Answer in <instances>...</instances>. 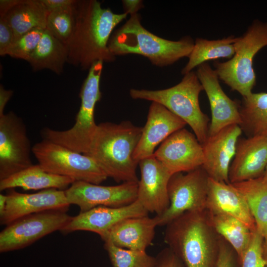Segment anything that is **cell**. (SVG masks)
Here are the masks:
<instances>
[{"label": "cell", "mask_w": 267, "mask_h": 267, "mask_svg": "<svg viewBox=\"0 0 267 267\" xmlns=\"http://www.w3.org/2000/svg\"><path fill=\"white\" fill-rule=\"evenodd\" d=\"M12 29L6 19L0 17V54L6 55L7 51L13 42Z\"/></svg>", "instance_id": "cell-36"}, {"label": "cell", "mask_w": 267, "mask_h": 267, "mask_svg": "<svg viewBox=\"0 0 267 267\" xmlns=\"http://www.w3.org/2000/svg\"><path fill=\"white\" fill-rule=\"evenodd\" d=\"M153 156L172 175L187 173L202 166V145L194 134L183 128L166 139Z\"/></svg>", "instance_id": "cell-13"}, {"label": "cell", "mask_w": 267, "mask_h": 267, "mask_svg": "<svg viewBox=\"0 0 267 267\" xmlns=\"http://www.w3.org/2000/svg\"><path fill=\"white\" fill-rule=\"evenodd\" d=\"M215 267H240V259L237 254L221 236L219 257Z\"/></svg>", "instance_id": "cell-34"}, {"label": "cell", "mask_w": 267, "mask_h": 267, "mask_svg": "<svg viewBox=\"0 0 267 267\" xmlns=\"http://www.w3.org/2000/svg\"><path fill=\"white\" fill-rule=\"evenodd\" d=\"M142 131V127L129 121L98 124L85 155L93 159L107 177L116 182H138L136 172L138 163L134 153Z\"/></svg>", "instance_id": "cell-2"}, {"label": "cell", "mask_w": 267, "mask_h": 267, "mask_svg": "<svg viewBox=\"0 0 267 267\" xmlns=\"http://www.w3.org/2000/svg\"><path fill=\"white\" fill-rule=\"evenodd\" d=\"M48 13L41 0H19L3 17L12 29L14 42L33 29H45Z\"/></svg>", "instance_id": "cell-24"}, {"label": "cell", "mask_w": 267, "mask_h": 267, "mask_svg": "<svg viewBox=\"0 0 267 267\" xmlns=\"http://www.w3.org/2000/svg\"><path fill=\"white\" fill-rule=\"evenodd\" d=\"M138 166L137 200L148 212L159 216L170 205L168 184L172 175L153 155L140 160Z\"/></svg>", "instance_id": "cell-15"}, {"label": "cell", "mask_w": 267, "mask_h": 267, "mask_svg": "<svg viewBox=\"0 0 267 267\" xmlns=\"http://www.w3.org/2000/svg\"><path fill=\"white\" fill-rule=\"evenodd\" d=\"M76 23L68 44L67 62L82 70L89 69L95 62L115 60L108 48L114 28L128 15L102 8L96 0H78L75 4Z\"/></svg>", "instance_id": "cell-1"}, {"label": "cell", "mask_w": 267, "mask_h": 267, "mask_svg": "<svg viewBox=\"0 0 267 267\" xmlns=\"http://www.w3.org/2000/svg\"><path fill=\"white\" fill-rule=\"evenodd\" d=\"M237 38L233 35L216 40L196 38L188 61L181 70V74L184 75L211 60L231 58L235 54L234 43Z\"/></svg>", "instance_id": "cell-27"}, {"label": "cell", "mask_w": 267, "mask_h": 267, "mask_svg": "<svg viewBox=\"0 0 267 267\" xmlns=\"http://www.w3.org/2000/svg\"><path fill=\"white\" fill-rule=\"evenodd\" d=\"M263 244L264 238L256 229L253 232L250 244L240 258V267H266Z\"/></svg>", "instance_id": "cell-33"}, {"label": "cell", "mask_w": 267, "mask_h": 267, "mask_svg": "<svg viewBox=\"0 0 267 267\" xmlns=\"http://www.w3.org/2000/svg\"><path fill=\"white\" fill-rule=\"evenodd\" d=\"M148 213L137 200L120 207L98 206L72 217L60 231L66 234L78 230L88 231L97 233L102 237L122 220L148 216Z\"/></svg>", "instance_id": "cell-18"}, {"label": "cell", "mask_w": 267, "mask_h": 267, "mask_svg": "<svg viewBox=\"0 0 267 267\" xmlns=\"http://www.w3.org/2000/svg\"><path fill=\"white\" fill-rule=\"evenodd\" d=\"M75 3L49 12L46 20V29L67 46L75 26Z\"/></svg>", "instance_id": "cell-30"}, {"label": "cell", "mask_w": 267, "mask_h": 267, "mask_svg": "<svg viewBox=\"0 0 267 267\" xmlns=\"http://www.w3.org/2000/svg\"><path fill=\"white\" fill-rule=\"evenodd\" d=\"M156 258L155 267H186L179 258L168 247L162 249Z\"/></svg>", "instance_id": "cell-35"}, {"label": "cell", "mask_w": 267, "mask_h": 267, "mask_svg": "<svg viewBox=\"0 0 267 267\" xmlns=\"http://www.w3.org/2000/svg\"><path fill=\"white\" fill-rule=\"evenodd\" d=\"M242 133L239 125H230L215 134L208 136L202 144L204 154L202 167L210 178L230 183L229 169L235 154L237 141Z\"/></svg>", "instance_id": "cell-16"}, {"label": "cell", "mask_w": 267, "mask_h": 267, "mask_svg": "<svg viewBox=\"0 0 267 267\" xmlns=\"http://www.w3.org/2000/svg\"><path fill=\"white\" fill-rule=\"evenodd\" d=\"M7 196L3 194H0V217L2 216L5 211L6 206Z\"/></svg>", "instance_id": "cell-41"}, {"label": "cell", "mask_w": 267, "mask_h": 267, "mask_svg": "<svg viewBox=\"0 0 267 267\" xmlns=\"http://www.w3.org/2000/svg\"><path fill=\"white\" fill-rule=\"evenodd\" d=\"M186 123L162 105L152 102L147 121L134 153L138 162L153 155L155 149L170 135L184 128Z\"/></svg>", "instance_id": "cell-19"}, {"label": "cell", "mask_w": 267, "mask_h": 267, "mask_svg": "<svg viewBox=\"0 0 267 267\" xmlns=\"http://www.w3.org/2000/svg\"><path fill=\"white\" fill-rule=\"evenodd\" d=\"M73 178L45 171L38 164L0 180V190L21 187L24 190L55 188L65 190L74 182Z\"/></svg>", "instance_id": "cell-23"}, {"label": "cell", "mask_w": 267, "mask_h": 267, "mask_svg": "<svg viewBox=\"0 0 267 267\" xmlns=\"http://www.w3.org/2000/svg\"><path fill=\"white\" fill-rule=\"evenodd\" d=\"M6 206L0 217L1 225H7L22 217L52 210L67 211L70 204L64 190L55 188L44 189L35 193H22L8 189Z\"/></svg>", "instance_id": "cell-17"}, {"label": "cell", "mask_w": 267, "mask_h": 267, "mask_svg": "<svg viewBox=\"0 0 267 267\" xmlns=\"http://www.w3.org/2000/svg\"><path fill=\"white\" fill-rule=\"evenodd\" d=\"M113 267H155L156 257L148 255L146 251L122 248L104 242Z\"/></svg>", "instance_id": "cell-31"}, {"label": "cell", "mask_w": 267, "mask_h": 267, "mask_svg": "<svg viewBox=\"0 0 267 267\" xmlns=\"http://www.w3.org/2000/svg\"><path fill=\"white\" fill-rule=\"evenodd\" d=\"M103 64L102 61H96L89 69L81 88V105L73 126L62 131L45 128L41 132L43 139L84 154L88 152L97 127L94 114L95 105L101 98L99 83Z\"/></svg>", "instance_id": "cell-7"}, {"label": "cell", "mask_w": 267, "mask_h": 267, "mask_svg": "<svg viewBox=\"0 0 267 267\" xmlns=\"http://www.w3.org/2000/svg\"><path fill=\"white\" fill-rule=\"evenodd\" d=\"M204 90L196 72L185 74L176 85L163 89H132L129 93L134 99L158 103L183 120L202 144L208 136L209 119L201 109L199 97Z\"/></svg>", "instance_id": "cell-5"}, {"label": "cell", "mask_w": 267, "mask_h": 267, "mask_svg": "<svg viewBox=\"0 0 267 267\" xmlns=\"http://www.w3.org/2000/svg\"><path fill=\"white\" fill-rule=\"evenodd\" d=\"M267 46V22L256 19L234 43L235 54L228 61L213 63L220 80L242 97L253 92L256 84L253 60L257 53Z\"/></svg>", "instance_id": "cell-6"}, {"label": "cell", "mask_w": 267, "mask_h": 267, "mask_svg": "<svg viewBox=\"0 0 267 267\" xmlns=\"http://www.w3.org/2000/svg\"><path fill=\"white\" fill-rule=\"evenodd\" d=\"M194 44V41L189 36L171 41L154 35L143 27L141 16L137 13L130 16L125 24L113 32L108 46L115 56L140 55L152 65L163 67L188 57Z\"/></svg>", "instance_id": "cell-4"}, {"label": "cell", "mask_w": 267, "mask_h": 267, "mask_svg": "<svg viewBox=\"0 0 267 267\" xmlns=\"http://www.w3.org/2000/svg\"><path fill=\"white\" fill-rule=\"evenodd\" d=\"M31 152L22 119L12 111L0 116V180L32 166Z\"/></svg>", "instance_id": "cell-11"}, {"label": "cell", "mask_w": 267, "mask_h": 267, "mask_svg": "<svg viewBox=\"0 0 267 267\" xmlns=\"http://www.w3.org/2000/svg\"><path fill=\"white\" fill-rule=\"evenodd\" d=\"M263 253H264V258L267 262V249H263Z\"/></svg>", "instance_id": "cell-42"}, {"label": "cell", "mask_w": 267, "mask_h": 267, "mask_svg": "<svg viewBox=\"0 0 267 267\" xmlns=\"http://www.w3.org/2000/svg\"><path fill=\"white\" fill-rule=\"evenodd\" d=\"M124 12L130 16L136 14L144 7L143 1L140 0H123L122 1Z\"/></svg>", "instance_id": "cell-38"}, {"label": "cell", "mask_w": 267, "mask_h": 267, "mask_svg": "<svg viewBox=\"0 0 267 267\" xmlns=\"http://www.w3.org/2000/svg\"><path fill=\"white\" fill-rule=\"evenodd\" d=\"M12 94V90H6L2 85H0V116L4 114L5 106Z\"/></svg>", "instance_id": "cell-39"}, {"label": "cell", "mask_w": 267, "mask_h": 267, "mask_svg": "<svg viewBox=\"0 0 267 267\" xmlns=\"http://www.w3.org/2000/svg\"><path fill=\"white\" fill-rule=\"evenodd\" d=\"M19 0H0V17H3L6 13L12 8Z\"/></svg>", "instance_id": "cell-40"}, {"label": "cell", "mask_w": 267, "mask_h": 267, "mask_svg": "<svg viewBox=\"0 0 267 267\" xmlns=\"http://www.w3.org/2000/svg\"><path fill=\"white\" fill-rule=\"evenodd\" d=\"M44 30L36 28L23 34L12 43L6 55L27 61L37 46Z\"/></svg>", "instance_id": "cell-32"}, {"label": "cell", "mask_w": 267, "mask_h": 267, "mask_svg": "<svg viewBox=\"0 0 267 267\" xmlns=\"http://www.w3.org/2000/svg\"><path fill=\"white\" fill-rule=\"evenodd\" d=\"M48 13L73 5L76 0H41Z\"/></svg>", "instance_id": "cell-37"}, {"label": "cell", "mask_w": 267, "mask_h": 267, "mask_svg": "<svg viewBox=\"0 0 267 267\" xmlns=\"http://www.w3.org/2000/svg\"><path fill=\"white\" fill-rule=\"evenodd\" d=\"M209 178L202 167L173 175L168 184L169 207L155 216L158 226H166L186 212L206 209Z\"/></svg>", "instance_id": "cell-9"}, {"label": "cell", "mask_w": 267, "mask_h": 267, "mask_svg": "<svg viewBox=\"0 0 267 267\" xmlns=\"http://www.w3.org/2000/svg\"><path fill=\"white\" fill-rule=\"evenodd\" d=\"M32 153L45 171L75 181L100 184L108 178L89 156L46 139L36 143Z\"/></svg>", "instance_id": "cell-8"}, {"label": "cell", "mask_w": 267, "mask_h": 267, "mask_svg": "<svg viewBox=\"0 0 267 267\" xmlns=\"http://www.w3.org/2000/svg\"><path fill=\"white\" fill-rule=\"evenodd\" d=\"M267 167V137L260 136L239 138L231 163L228 179L238 183L262 176Z\"/></svg>", "instance_id": "cell-20"}, {"label": "cell", "mask_w": 267, "mask_h": 267, "mask_svg": "<svg viewBox=\"0 0 267 267\" xmlns=\"http://www.w3.org/2000/svg\"><path fill=\"white\" fill-rule=\"evenodd\" d=\"M68 47L46 29L34 52L29 58L34 71L49 69L57 74H61L68 61Z\"/></svg>", "instance_id": "cell-26"}, {"label": "cell", "mask_w": 267, "mask_h": 267, "mask_svg": "<svg viewBox=\"0 0 267 267\" xmlns=\"http://www.w3.org/2000/svg\"><path fill=\"white\" fill-rule=\"evenodd\" d=\"M263 176L266 177V178H267V167L265 170V171L264 173V175H263Z\"/></svg>", "instance_id": "cell-43"}, {"label": "cell", "mask_w": 267, "mask_h": 267, "mask_svg": "<svg viewBox=\"0 0 267 267\" xmlns=\"http://www.w3.org/2000/svg\"><path fill=\"white\" fill-rule=\"evenodd\" d=\"M157 226L156 217L129 218L117 223L101 238L118 247L146 251L153 242Z\"/></svg>", "instance_id": "cell-22"}, {"label": "cell", "mask_w": 267, "mask_h": 267, "mask_svg": "<svg viewBox=\"0 0 267 267\" xmlns=\"http://www.w3.org/2000/svg\"><path fill=\"white\" fill-rule=\"evenodd\" d=\"M208 212L215 230L232 247L240 259L250 244L253 231L234 217Z\"/></svg>", "instance_id": "cell-29"}, {"label": "cell", "mask_w": 267, "mask_h": 267, "mask_svg": "<svg viewBox=\"0 0 267 267\" xmlns=\"http://www.w3.org/2000/svg\"><path fill=\"white\" fill-rule=\"evenodd\" d=\"M206 209L238 219L252 231L256 225L249 205L242 194L230 183L209 178Z\"/></svg>", "instance_id": "cell-21"}, {"label": "cell", "mask_w": 267, "mask_h": 267, "mask_svg": "<svg viewBox=\"0 0 267 267\" xmlns=\"http://www.w3.org/2000/svg\"><path fill=\"white\" fill-rule=\"evenodd\" d=\"M166 226L164 241L186 267H215L221 236L206 209L186 212Z\"/></svg>", "instance_id": "cell-3"}, {"label": "cell", "mask_w": 267, "mask_h": 267, "mask_svg": "<svg viewBox=\"0 0 267 267\" xmlns=\"http://www.w3.org/2000/svg\"><path fill=\"white\" fill-rule=\"evenodd\" d=\"M66 211L52 210L16 220L0 233V252L25 248L53 232L61 230L71 220Z\"/></svg>", "instance_id": "cell-10"}, {"label": "cell", "mask_w": 267, "mask_h": 267, "mask_svg": "<svg viewBox=\"0 0 267 267\" xmlns=\"http://www.w3.org/2000/svg\"><path fill=\"white\" fill-rule=\"evenodd\" d=\"M138 182H123L113 186H103L76 181L64 190L70 205H77L80 213L98 206L120 207L137 200Z\"/></svg>", "instance_id": "cell-12"}, {"label": "cell", "mask_w": 267, "mask_h": 267, "mask_svg": "<svg viewBox=\"0 0 267 267\" xmlns=\"http://www.w3.org/2000/svg\"><path fill=\"white\" fill-rule=\"evenodd\" d=\"M196 73L207 94L211 108L208 136L213 135L230 125L240 126V103L231 99L224 92L215 70L206 62L199 66Z\"/></svg>", "instance_id": "cell-14"}, {"label": "cell", "mask_w": 267, "mask_h": 267, "mask_svg": "<svg viewBox=\"0 0 267 267\" xmlns=\"http://www.w3.org/2000/svg\"><path fill=\"white\" fill-rule=\"evenodd\" d=\"M242 132L248 136L267 137V92H252L240 103Z\"/></svg>", "instance_id": "cell-28"}, {"label": "cell", "mask_w": 267, "mask_h": 267, "mask_svg": "<svg viewBox=\"0 0 267 267\" xmlns=\"http://www.w3.org/2000/svg\"><path fill=\"white\" fill-rule=\"evenodd\" d=\"M246 199L255 222L257 230L264 238L267 249V178H259L231 183Z\"/></svg>", "instance_id": "cell-25"}]
</instances>
